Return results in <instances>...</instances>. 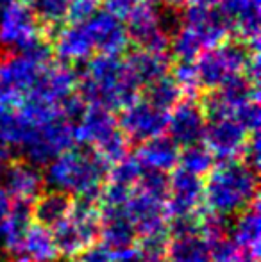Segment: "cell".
<instances>
[{
	"label": "cell",
	"mask_w": 261,
	"mask_h": 262,
	"mask_svg": "<svg viewBox=\"0 0 261 262\" xmlns=\"http://www.w3.org/2000/svg\"><path fill=\"white\" fill-rule=\"evenodd\" d=\"M231 116L249 132V134H256L259 132L261 123V113H259V100H251L242 107H238Z\"/></svg>",
	"instance_id": "obj_36"
},
{
	"label": "cell",
	"mask_w": 261,
	"mask_h": 262,
	"mask_svg": "<svg viewBox=\"0 0 261 262\" xmlns=\"http://www.w3.org/2000/svg\"><path fill=\"white\" fill-rule=\"evenodd\" d=\"M101 234L98 202L73 200L70 214L52 228V237L59 257L73 260L88 246L95 245Z\"/></svg>",
	"instance_id": "obj_7"
},
{
	"label": "cell",
	"mask_w": 261,
	"mask_h": 262,
	"mask_svg": "<svg viewBox=\"0 0 261 262\" xmlns=\"http://www.w3.org/2000/svg\"><path fill=\"white\" fill-rule=\"evenodd\" d=\"M215 157L211 156L204 143H197V145H190L181 148L179 152V168H183L185 171L193 173L197 177L204 179L209 173V169L215 166Z\"/></svg>",
	"instance_id": "obj_30"
},
{
	"label": "cell",
	"mask_w": 261,
	"mask_h": 262,
	"mask_svg": "<svg viewBox=\"0 0 261 262\" xmlns=\"http://www.w3.org/2000/svg\"><path fill=\"white\" fill-rule=\"evenodd\" d=\"M75 143L90 146L109 166L129 156V139L120 130L115 113L98 105H84L73 123Z\"/></svg>",
	"instance_id": "obj_5"
},
{
	"label": "cell",
	"mask_w": 261,
	"mask_h": 262,
	"mask_svg": "<svg viewBox=\"0 0 261 262\" xmlns=\"http://www.w3.org/2000/svg\"><path fill=\"white\" fill-rule=\"evenodd\" d=\"M73 145H77L75 134H73V121L68 120L61 109L47 121L31 125V130L22 145L20 154L22 159L42 168L65 150L72 148Z\"/></svg>",
	"instance_id": "obj_9"
},
{
	"label": "cell",
	"mask_w": 261,
	"mask_h": 262,
	"mask_svg": "<svg viewBox=\"0 0 261 262\" xmlns=\"http://www.w3.org/2000/svg\"><path fill=\"white\" fill-rule=\"evenodd\" d=\"M79 24L83 25L93 55H120L129 45L124 20L108 11H97Z\"/></svg>",
	"instance_id": "obj_13"
},
{
	"label": "cell",
	"mask_w": 261,
	"mask_h": 262,
	"mask_svg": "<svg viewBox=\"0 0 261 262\" xmlns=\"http://www.w3.org/2000/svg\"><path fill=\"white\" fill-rule=\"evenodd\" d=\"M211 262H245V259L242 257L240 252H234V253H229V255L215 257Z\"/></svg>",
	"instance_id": "obj_43"
},
{
	"label": "cell",
	"mask_w": 261,
	"mask_h": 262,
	"mask_svg": "<svg viewBox=\"0 0 261 262\" xmlns=\"http://www.w3.org/2000/svg\"><path fill=\"white\" fill-rule=\"evenodd\" d=\"M0 262H9L6 259V255H4V252H0Z\"/></svg>",
	"instance_id": "obj_44"
},
{
	"label": "cell",
	"mask_w": 261,
	"mask_h": 262,
	"mask_svg": "<svg viewBox=\"0 0 261 262\" xmlns=\"http://www.w3.org/2000/svg\"><path fill=\"white\" fill-rule=\"evenodd\" d=\"M159 262H170V260H167V259H163V260H159Z\"/></svg>",
	"instance_id": "obj_47"
},
{
	"label": "cell",
	"mask_w": 261,
	"mask_h": 262,
	"mask_svg": "<svg viewBox=\"0 0 261 262\" xmlns=\"http://www.w3.org/2000/svg\"><path fill=\"white\" fill-rule=\"evenodd\" d=\"M31 130L16 105H0V145L11 150H20Z\"/></svg>",
	"instance_id": "obj_29"
},
{
	"label": "cell",
	"mask_w": 261,
	"mask_h": 262,
	"mask_svg": "<svg viewBox=\"0 0 261 262\" xmlns=\"http://www.w3.org/2000/svg\"><path fill=\"white\" fill-rule=\"evenodd\" d=\"M242 161L247 166H251L254 171L259 169L261 162V145H259V132L251 134L244 146V152H242Z\"/></svg>",
	"instance_id": "obj_39"
},
{
	"label": "cell",
	"mask_w": 261,
	"mask_h": 262,
	"mask_svg": "<svg viewBox=\"0 0 261 262\" xmlns=\"http://www.w3.org/2000/svg\"><path fill=\"white\" fill-rule=\"evenodd\" d=\"M72 262H73V260H72Z\"/></svg>",
	"instance_id": "obj_49"
},
{
	"label": "cell",
	"mask_w": 261,
	"mask_h": 262,
	"mask_svg": "<svg viewBox=\"0 0 261 262\" xmlns=\"http://www.w3.org/2000/svg\"><path fill=\"white\" fill-rule=\"evenodd\" d=\"M254 52H258V49L236 41H224L202 52L193 61L200 88L215 91L229 80L245 75Z\"/></svg>",
	"instance_id": "obj_8"
},
{
	"label": "cell",
	"mask_w": 261,
	"mask_h": 262,
	"mask_svg": "<svg viewBox=\"0 0 261 262\" xmlns=\"http://www.w3.org/2000/svg\"><path fill=\"white\" fill-rule=\"evenodd\" d=\"M101 7V0H70L68 21H83L93 16Z\"/></svg>",
	"instance_id": "obj_37"
},
{
	"label": "cell",
	"mask_w": 261,
	"mask_h": 262,
	"mask_svg": "<svg viewBox=\"0 0 261 262\" xmlns=\"http://www.w3.org/2000/svg\"><path fill=\"white\" fill-rule=\"evenodd\" d=\"M145 98L150 102V104L159 107V109L170 111L172 107L183 98V93H181V90H179L177 84H175V80L172 79V77L165 75L147 86Z\"/></svg>",
	"instance_id": "obj_31"
},
{
	"label": "cell",
	"mask_w": 261,
	"mask_h": 262,
	"mask_svg": "<svg viewBox=\"0 0 261 262\" xmlns=\"http://www.w3.org/2000/svg\"><path fill=\"white\" fill-rule=\"evenodd\" d=\"M259 200L234 216L227 235L240 250L245 262H259L261 230H259Z\"/></svg>",
	"instance_id": "obj_21"
},
{
	"label": "cell",
	"mask_w": 261,
	"mask_h": 262,
	"mask_svg": "<svg viewBox=\"0 0 261 262\" xmlns=\"http://www.w3.org/2000/svg\"><path fill=\"white\" fill-rule=\"evenodd\" d=\"M109 164L98 154L83 145H73L54 157L43 171V180L50 189L72 194L75 200L98 202Z\"/></svg>",
	"instance_id": "obj_3"
},
{
	"label": "cell",
	"mask_w": 261,
	"mask_h": 262,
	"mask_svg": "<svg viewBox=\"0 0 261 262\" xmlns=\"http://www.w3.org/2000/svg\"><path fill=\"white\" fill-rule=\"evenodd\" d=\"M22 2H32V0H22Z\"/></svg>",
	"instance_id": "obj_48"
},
{
	"label": "cell",
	"mask_w": 261,
	"mask_h": 262,
	"mask_svg": "<svg viewBox=\"0 0 261 262\" xmlns=\"http://www.w3.org/2000/svg\"><path fill=\"white\" fill-rule=\"evenodd\" d=\"M142 86L134 80L120 55H93L79 77L77 95L86 105L120 111L139 98Z\"/></svg>",
	"instance_id": "obj_1"
},
{
	"label": "cell",
	"mask_w": 261,
	"mask_h": 262,
	"mask_svg": "<svg viewBox=\"0 0 261 262\" xmlns=\"http://www.w3.org/2000/svg\"><path fill=\"white\" fill-rule=\"evenodd\" d=\"M161 2H172L174 4V2H183V0H161Z\"/></svg>",
	"instance_id": "obj_45"
},
{
	"label": "cell",
	"mask_w": 261,
	"mask_h": 262,
	"mask_svg": "<svg viewBox=\"0 0 261 262\" xmlns=\"http://www.w3.org/2000/svg\"><path fill=\"white\" fill-rule=\"evenodd\" d=\"M143 2H145V0H101V4L104 6V11L122 18V20L132 9H136V7Z\"/></svg>",
	"instance_id": "obj_40"
},
{
	"label": "cell",
	"mask_w": 261,
	"mask_h": 262,
	"mask_svg": "<svg viewBox=\"0 0 261 262\" xmlns=\"http://www.w3.org/2000/svg\"><path fill=\"white\" fill-rule=\"evenodd\" d=\"M73 200L75 198L72 194L59 189L42 191L31 202L32 221L36 225H42V227L52 230L56 225H59L70 214V210L73 207Z\"/></svg>",
	"instance_id": "obj_25"
},
{
	"label": "cell",
	"mask_w": 261,
	"mask_h": 262,
	"mask_svg": "<svg viewBox=\"0 0 261 262\" xmlns=\"http://www.w3.org/2000/svg\"><path fill=\"white\" fill-rule=\"evenodd\" d=\"M43 45V25L34 11L22 0H9L0 7V52H29Z\"/></svg>",
	"instance_id": "obj_10"
},
{
	"label": "cell",
	"mask_w": 261,
	"mask_h": 262,
	"mask_svg": "<svg viewBox=\"0 0 261 262\" xmlns=\"http://www.w3.org/2000/svg\"><path fill=\"white\" fill-rule=\"evenodd\" d=\"M6 259L9 262H56L59 253L54 243L52 230L32 223L25 232L20 248Z\"/></svg>",
	"instance_id": "obj_23"
},
{
	"label": "cell",
	"mask_w": 261,
	"mask_h": 262,
	"mask_svg": "<svg viewBox=\"0 0 261 262\" xmlns=\"http://www.w3.org/2000/svg\"><path fill=\"white\" fill-rule=\"evenodd\" d=\"M172 79L175 80V84L181 90L183 97L195 98L198 91L202 90L200 82H198L197 68L193 61H177L172 72Z\"/></svg>",
	"instance_id": "obj_35"
},
{
	"label": "cell",
	"mask_w": 261,
	"mask_h": 262,
	"mask_svg": "<svg viewBox=\"0 0 261 262\" xmlns=\"http://www.w3.org/2000/svg\"><path fill=\"white\" fill-rule=\"evenodd\" d=\"M179 152L181 148L167 134H161L143 143H138L134 157L138 159L143 168L170 173L179 164Z\"/></svg>",
	"instance_id": "obj_24"
},
{
	"label": "cell",
	"mask_w": 261,
	"mask_h": 262,
	"mask_svg": "<svg viewBox=\"0 0 261 262\" xmlns=\"http://www.w3.org/2000/svg\"><path fill=\"white\" fill-rule=\"evenodd\" d=\"M131 75L142 88H147L150 82L161 79L168 73L170 61L167 57V52H154V50H142L124 57Z\"/></svg>",
	"instance_id": "obj_26"
},
{
	"label": "cell",
	"mask_w": 261,
	"mask_h": 262,
	"mask_svg": "<svg viewBox=\"0 0 261 262\" xmlns=\"http://www.w3.org/2000/svg\"><path fill=\"white\" fill-rule=\"evenodd\" d=\"M126 31L129 41L142 50L167 52L170 45L172 25L168 14L157 4L143 2L127 14Z\"/></svg>",
	"instance_id": "obj_11"
},
{
	"label": "cell",
	"mask_w": 261,
	"mask_h": 262,
	"mask_svg": "<svg viewBox=\"0 0 261 262\" xmlns=\"http://www.w3.org/2000/svg\"><path fill=\"white\" fill-rule=\"evenodd\" d=\"M31 4V9L43 27H61L68 21L70 0H32Z\"/></svg>",
	"instance_id": "obj_32"
},
{
	"label": "cell",
	"mask_w": 261,
	"mask_h": 262,
	"mask_svg": "<svg viewBox=\"0 0 261 262\" xmlns=\"http://www.w3.org/2000/svg\"><path fill=\"white\" fill-rule=\"evenodd\" d=\"M142 171H143V166L138 162L134 154H129L122 161L109 166L106 182H113V184H118V186H126L134 189Z\"/></svg>",
	"instance_id": "obj_33"
},
{
	"label": "cell",
	"mask_w": 261,
	"mask_h": 262,
	"mask_svg": "<svg viewBox=\"0 0 261 262\" xmlns=\"http://www.w3.org/2000/svg\"><path fill=\"white\" fill-rule=\"evenodd\" d=\"M101 210V243L113 253L132 248L138 241L134 227L126 216L124 207L120 209H98Z\"/></svg>",
	"instance_id": "obj_22"
},
{
	"label": "cell",
	"mask_w": 261,
	"mask_h": 262,
	"mask_svg": "<svg viewBox=\"0 0 261 262\" xmlns=\"http://www.w3.org/2000/svg\"><path fill=\"white\" fill-rule=\"evenodd\" d=\"M116 121L129 143H143L167 132L168 111L159 109L150 104L147 98L139 97L120 109V116L116 118Z\"/></svg>",
	"instance_id": "obj_12"
},
{
	"label": "cell",
	"mask_w": 261,
	"mask_h": 262,
	"mask_svg": "<svg viewBox=\"0 0 261 262\" xmlns=\"http://www.w3.org/2000/svg\"><path fill=\"white\" fill-rule=\"evenodd\" d=\"M165 202L167 200H163V198L154 196V194H149L134 187V193L124 205V210H126L127 220L134 227L138 237L167 230L168 216Z\"/></svg>",
	"instance_id": "obj_18"
},
{
	"label": "cell",
	"mask_w": 261,
	"mask_h": 262,
	"mask_svg": "<svg viewBox=\"0 0 261 262\" xmlns=\"http://www.w3.org/2000/svg\"><path fill=\"white\" fill-rule=\"evenodd\" d=\"M188 6L192 7H204V9H215L216 6L220 4V0H183Z\"/></svg>",
	"instance_id": "obj_42"
},
{
	"label": "cell",
	"mask_w": 261,
	"mask_h": 262,
	"mask_svg": "<svg viewBox=\"0 0 261 262\" xmlns=\"http://www.w3.org/2000/svg\"><path fill=\"white\" fill-rule=\"evenodd\" d=\"M49 61L50 52L45 45L29 52L0 54V105H18L31 97Z\"/></svg>",
	"instance_id": "obj_6"
},
{
	"label": "cell",
	"mask_w": 261,
	"mask_h": 262,
	"mask_svg": "<svg viewBox=\"0 0 261 262\" xmlns=\"http://www.w3.org/2000/svg\"><path fill=\"white\" fill-rule=\"evenodd\" d=\"M259 0H220L218 13L229 29L240 36L242 43L258 49L259 45Z\"/></svg>",
	"instance_id": "obj_20"
},
{
	"label": "cell",
	"mask_w": 261,
	"mask_h": 262,
	"mask_svg": "<svg viewBox=\"0 0 261 262\" xmlns=\"http://www.w3.org/2000/svg\"><path fill=\"white\" fill-rule=\"evenodd\" d=\"M0 186L6 189L11 200L32 202L43 191L45 180L42 168L25 159H11L0 171Z\"/></svg>",
	"instance_id": "obj_19"
},
{
	"label": "cell",
	"mask_w": 261,
	"mask_h": 262,
	"mask_svg": "<svg viewBox=\"0 0 261 262\" xmlns=\"http://www.w3.org/2000/svg\"><path fill=\"white\" fill-rule=\"evenodd\" d=\"M258 171L240 159L215 164L204 177L202 209L231 220L258 202Z\"/></svg>",
	"instance_id": "obj_2"
},
{
	"label": "cell",
	"mask_w": 261,
	"mask_h": 262,
	"mask_svg": "<svg viewBox=\"0 0 261 262\" xmlns=\"http://www.w3.org/2000/svg\"><path fill=\"white\" fill-rule=\"evenodd\" d=\"M206 120L208 118L202 109V104H198L195 98L185 97L168 111L167 136L179 148L202 143Z\"/></svg>",
	"instance_id": "obj_15"
},
{
	"label": "cell",
	"mask_w": 261,
	"mask_h": 262,
	"mask_svg": "<svg viewBox=\"0 0 261 262\" xmlns=\"http://www.w3.org/2000/svg\"><path fill=\"white\" fill-rule=\"evenodd\" d=\"M229 32V25L216 9L188 6L172 31L168 49L177 61H195L202 52L227 41Z\"/></svg>",
	"instance_id": "obj_4"
},
{
	"label": "cell",
	"mask_w": 261,
	"mask_h": 262,
	"mask_svg": "<svg viewBox=\"0 0 261 262\" xmlns=\"http://www.w3.org/2000/svg\"><path fill=\"white\" fill-rule=\"evenodd\" d=\"M73 262H115V255L102 243H95V245L88 246L83 253H79Z\"/></svg>",
	"instance_id": "obj_38"
},
{
	"label": "cell",
	"mask_w": 261,
	"mask_h": 262,
	"mask_svg": "<svg viewBox=\"0 0 261 262\" xmlns=\"http://www.w3.org/2000/svg\"><path fill=\"white\" fill-rule=\"evenodd\" d=\"M77 86H79V75L72 66L49 61L39 73L34 91L27 98H34L50 105H61L77 93Z\"/></svg>",
	"instance_id": "obj_17"
},
{
	"label": "cell",
	"mask_w": 261,
	"mask_h": 262,
	"mask_svg": "<svg viewBox=\"0 0 261 262\" xmlns=\"http://www.w3.org/2000/svg\"><path fill=\"white\" fill-rule=\"evenodd\" d=\"M11 196L6 193L2 186H0V239H2V234H4V225H6V220H7V214H9V209H11Z\"/></svg>",
	"instance_id": "obj_41"
},
{
	"label": "cell",
	"mask_w": 261,
	"mask_h": 262,
	"mask_svg": "<svg viewBox=\"0 0 261 262\" xmlns=\"http://www.w3.org/2000/svg\"><path fill=\"white\" fill-rule=\"evenodd\" d=\"M167 260L170 262H211L213 248L200 232L172 235L168 239Z\"/></svg>",
	"instance_id": "obj_27"
},
{
	"label": "cell",
	"mask_w": 261,
	"mask_h": 262,
	"mask_svg": "<svg viewBox=\"0 0 261 262\" xmlns=\"http://www.w3.org/2000/svg\"><path fill=\"white\" fill-rule=\"evenodd\" d=\"M6 2H9V0H0V7H2V6H4V4H6Z\"/></svg>",
	"instance_id": "obj_46"
},
{
	"label": "cell",
	"mask_w": 261,
	"mask_h": 262,
	"mask_svg": "<svg viewBox=\"0 0 261 262\" xmlns=\"http://www.w3.org/2000/svg\"><path fill=\"white\" fill-rule=\"evenodd\" d=\"M249 136L251 134L233 116H215L206 120L202 143L215 161H233L242 157Z\"/></svg>",
	"instance_id": "obj_14"
},
{
	"label": "cell",
	"mask_w": 261,
	"mask_h": 262,
	"mask_svg": "<svg viewBox=\"0 0 261 262\" xmlns=\"http://www.w3.org/2000/svg\"><path fill=\"white\" fill-rule=\"evenodd\" d=\"M168 232H154V234L139 235L136 241V252L142 262H159L167 259Z\"/></svg>",
	"instance_id": "obj_34"
},
{
	"label": "cell",
	"mask_w": 261,
	"mask_h": 262,
	"mask_svg": "<svg viewBox=\"0 0 261 262\" xmlns=\"http://www.w3.org/2000/svg\"><path fill=\"white\" fill-rule=\"evenodd\" d=\"M202 196H204V179L185 171L179 166L174 168L168 175V193L165 202L168 220L198 212L202 209Z\"/></svg>",
	"instance_id": "obj_16"
},
{
	"label": "cell",
	"mask_w": 261,
	"mask_h": 262,
	"mask_svg": "<svg viewBox=\"0 0 261 262\" xmlns=\"http://www.w3.org/2000/svg\"><path fill=\"white\" fill-rule=\"evenodd\" d=\"M34 223L32 221V210H31V202L24 200H13L7 214L6 225H4V234H2V252L6 257H11L18 248H20L22 241L25 237V232L29 230V227Z\"/></svg>",
	"instance_id": "obj_28"
}]
</instances>
